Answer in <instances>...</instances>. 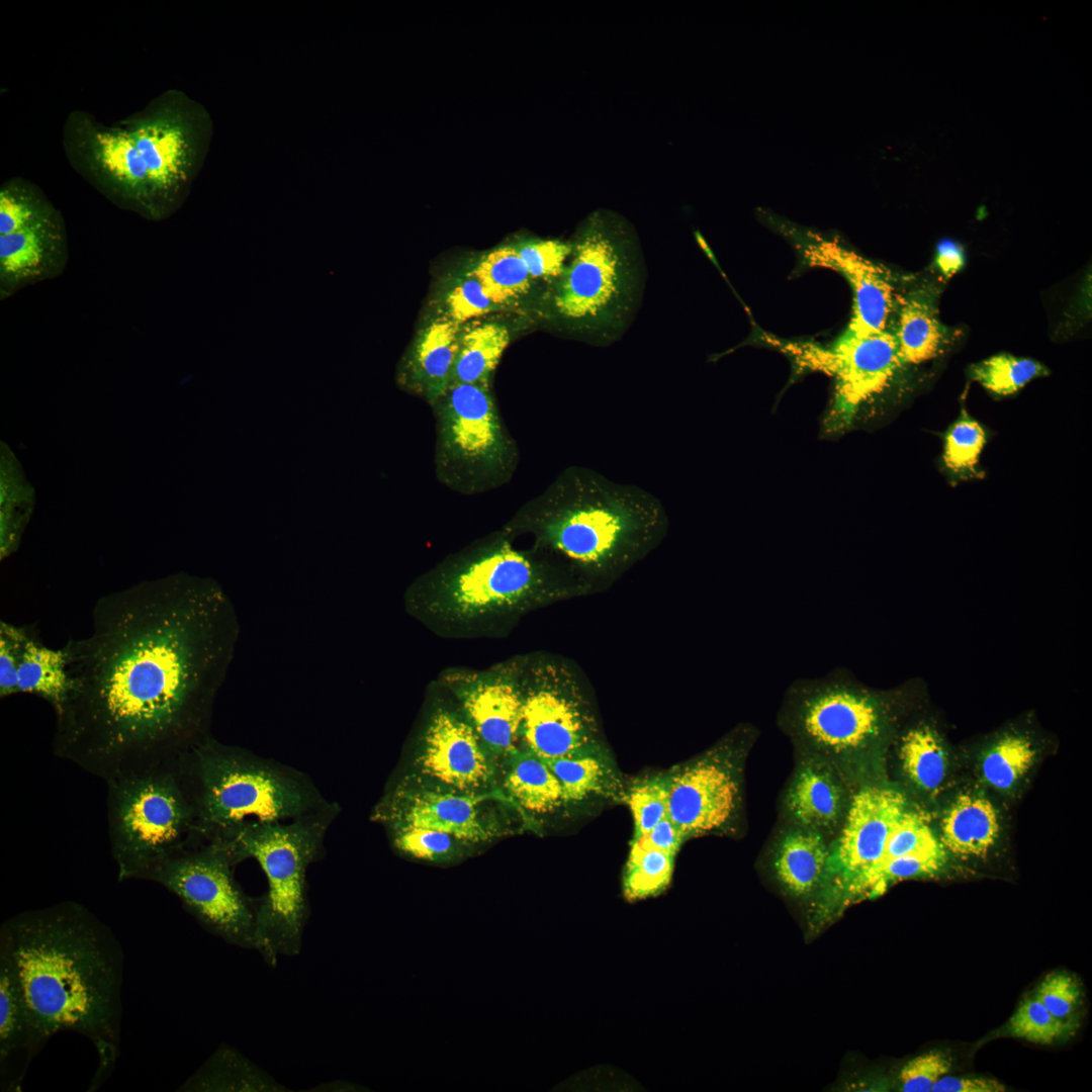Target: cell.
<instances>
[{
	"label": "cell",
	"mask_w": 1092,
	"mask_h": 1092,
	"mask_svg": "<svg viewBox=\"0 0 1092 1092\" xmlns=\"http://www.w3.org/2000/svg\"><path fill=\"white\" fill-rule=\"evenodd\" d=\"M90 633L69 639L71 690L53 752L107 782L174 760L210 735L239 634L213 579L143 580L98 599Z\"/></svg>",
	"instance_id": "cell-1"
},
{
	"label": "cell",
	"mask_w": 1092,
	"mask_h": 1092,
	"mask_svg": "<svg viewBox=\"0 0 1092 1092\" xmlns=\"http://www.w3.org/2000/svg\"><path fill=\"white\" fill-rule=\"evenodd\" d=\"M0 956L48 1039L69 1030L95 1045L99 1065L91 1088L99 1086L120 1041L124 960L110 927L74 901L25 910L2 923Z\"/></svg>",
	"instance_id": "cell-2"
},
{
	"label": "cell",
	"mask_w": 1092,
	"mask_h": 1092,
	"mask_svg": "<svg viewBox=\"0 0 1092 1092\" xmlns=\"http://www.w3.org/2000/svg\"><path fill=\"white\" fill-rule=\"evenodd\" d=\"M661 500L584 466L564 468L504 525L514 537L565 563L589 595L609 590L667 535Z\"/></svg>",
	"instance_id": "cell-3"
},
{
	"label": "cell",
	"mask_w": 1092,
	"mask_h": 1092,
	"mask_svg": "<svg viewBox=\"0 0 1092 1092\" xmlns=\"http://www.w3.org/2000/svg\"><path fill=\"white\" fill-rule=\"evenodd\" d=\"M503 531L474 541L420 575L404 596L407 612L446 638L509 633L529 613L590 596L570 568Z\"/></svg>",
	"instance_id": "cell-4"
},
{
	"label": "cell",
	"mask_w": 1092,
	"mask_h": 1092,
	"mask_svg": "<svg viewBox=\"0 0 1092 1092\" xmlns=\"http://www.w3.org/2000/svg\"><path fill=\"white\" fill-rule=\"evenodd\" d=\"M572 251L543 297L539 317L596 347L620 340L632 324L645 286L637 235L622 217L592 213L570 241Z\"/></svg>",
	"instance_id": "cell-5"
},
{
	"label": "cell",
	"mask_w": 1092,
	"mask_h": 1092,
	"mask_svg": "<svg viewBox=\"0 0 1092 1092\" xmlns=\"http://www.w3.org/2000/svg\"><path fill=\"white\" fill-rule=\"evenodd\" d=\"M339 812V805L330 802L289 821H250L206 835L237 864L255 858L267 878V892L257 901L255 949L271 966L301 948L309 915L306 872L323 857L327 832Z\"/></svg>",
	"instance_id": "cell-6"
},
{
	"label": "cell",
	"mask_w": 1092,
	"mask_h": 1092,
	"mask_svg": "<svg viewBox=\"0 0 1092 1092\" xmlns=\"http://www.w3.org/2000/svg\"><path fill=\"white\" fill-rule=\"evenodd\" d=\"M204 836L246 822L289 821L330 804L305 772L211 734L179 756Z\"/></svg>",
	"instance_id": "cell-7"
},
{
	"label": "cell",
	"mask_w": 1092,
	"mask_h": 1092,
	"mask_svg": "<svg viewBox=\"0 0 1092 1092\" xmlns=\"http://www.w3.org/2000/svg\"><path fill=\"white\" fill-rule=\"evenodd\" d=\"M105 783L118 881L144 880L163 860L206 839L179 757Z\"/></svg>",
	"instance_id": "cell-8"
},
{
	"label": "cell",
	"mask_w": 1092,
	"mask_h": 1092,
	"mask_svg": "<svg viewBox=\"0 0 1092 1092\" xmlns=\"http://www.w3.org/2000/svg\"><path fill=\"white\" fill-rule=\"evenodd\" d=\"M431 407L435 474L444 486L474 495L511 481L520 460L519 448L490 387L452 383Z\"/></svg>",
	"instance_id": "cell-9"
},
{
	"label": "cell",
	"mask_w": 1092,
	"mask_h": 1092,
	"mask_svg": "<svg viewBox=\"0 0 1092 1092\" xmlns=\"http://www.w3.org/2000/svg\"><path fill=\"white\" fill-rule=\"evenodd\" d=\"M907 687L874 691L845 668L819 678H803L789 689L785 723L810 747L850 755L881 741L890 731L895 704Z\"/></svg>",
	"instance_id": "cell-10"
},
{
	"label": "cell",
	"mask_w": 1092,
	"mask_h": 1092,
	"mask_svg": "<svg viewBox=\"0 0 1092 1092\" xmlns=\"http://www.w3.org/2000/svg\"><path fill=\"white\" fill-rule=\"evenodd\" d=\"M520 738L543 759L601 750L590 686L571 659L537 651L523 655Z\"/></svg>",
	"instance_id": "cell-11"
},
{
	"label": "cell",
	"mask_w": 1092,
	"mask_h": 1092,
	"mask_svg": "<svg viewBox=\"0 0 1092 1092\" xmlns=\"http://www.w3.org/2000/svg\"><path fill=\"white\" fill-rule=\"evenodd\" d=\"M132 134L147 167L154 218L175 210L208 152L213 123L184 92L169 90L141 113L120 122Z\"/></svg>",
	"instance_id": "cell-12"
},
{
	"label": "cell",
	"mask_w": 1092,
	"mask_h": 1092,
	"mask_svg": "<svg viewBox=\"0 0 1092 1092\" xmlns=\"http://www.w3.org/2000/svg\"><path fill=\"white\" fill-rule=\"evenodd\" d=\"M766 341L787 354L798 370L823 372L833 379L834 393L824 418L828 435L847 431L859 412L883 394L905 366L892 331L846 329L830 346L771 337Z\"/></svg>",
	"instance_id": "cell-13"
},
{
	"label": "cell",
	"mask_w": 1092,
	"mask_h": 1092,
	"mask_svg": "<svg viewBox=\"0 0 1092 1092\" xmlns=\"http://www.w3.org/2000/svg\"><path fill=\"white\" fill-rule=\"evenodd\" d=\"M236 866L221 846L205 839L163 860L144 880L178 897L208 932L228 943L255 949L257 902L235 880Z\"/></svg>",
	"instance_id": "cell-14"
},
{
	"label": "cell",
	"mask_w": 1092,
	"mask_h": 1092,
	"mask_svg": "<svg viewBox=\"0 0 1092 1092\" xmlns=\"http://www.w3.org/2000/svg\"><path fill=\"white\" fill-rule=\"evenodd\" d=\"M64 144L68 159L100 191L116 203L154 218L149 173L124 125L105 126L89 114L75 111L65 124Z\"/></svg>",
	"instance_id": "cell-15"
},
{
	"label": "cell",
	"mask_w": 1092,
	"mask_h": 1092,
	"mask_svg": "<svg viewBox=\"0 0 1092 1092\" xmlns=\"http://www.w3.org/2000/svg\"><path fill=\"white\" fill-rule=\"evenodd\" d=\"M522 665L523 655H518L484 670L443 672L466 720L481 742L496 753H510L520 738Z\"/></svg>",
	"instance_id": "cell-16"
},
{
	"label": "cell",
	"mask_w": 1092,
	"mask_h": 1092,
	"mask_svg": "<svg viewBox=\"0 0 1092 1092\" xmlns=\"http://www.w3.org/2000/svg\"><path fill=\"white\" fill-rule=\"evenodd\" d=\"M796 248L809 266L838 272L852 290V315L848 330L861 333L890 331L897 296L891 273L838 240L811 231L787 230Z\"/></svg>",
	"instance_id": "cell-17"
},
{
	"label": "cell",
	"mask_w": 1092,
	"mask_h": 1092,
	"mask_svg": "<svg viewBox=\"0 0 1092 1092\" xmlns=\"http://www.w3.org/2000/svg\"><path fill=\"white\" fill-rule=\"evenodd\" d=\"M908 808L902 793L891 788L867 787L853 798L836 846L829 853L824 880L840 890L875 866Z\"/></svg>",
	"instance_id": "cell-18"
},
{
	"label": "cell",
	"mask_w": 1092,
	"mask_h": 1092,
	"mask_svg": "<svg viewBox=\"0 0 1092 1092\" xmlns=\"http://www.w3.org/2000/svg\"><path fill=\"white\" fill-rule=\"evenodd\" d=\"M704 760L669 778L668 818L684 839L721 827L735 809L738 790L731 772Z\"/></svg>",
	"instance_id": "cell-19"
},
{
	"label": "cell",
	"mask_w": 1092,
	"mask_h": 1092,
	"mask_svg": "<svg viewBox=\"0 0 1092 1092\" xmlns=\"http://www.w3.org/2000/svg\"><path fill=\"white\" fill-rule=\"evenodd\" d=\"M482 745L467 720L439 710L425 732L421 763L429 776L450 787L475 789L486 784L491 775Z\"/></svg>",
	"instance_id": "cell-20"
},
{
	"label": "cell",
	"mask_w": 1092,
	"mask_h": 1092,
	"mask_svg": "<svg viewBox=\"0 0 1092 1092\" xmlns=\"http://www.w3.org/2000/svg\"><path fill=\"white\" fill-rule=\"evenodd\" d=\"M479 801L471 796L436 791L410 794L398 788L386 796L375 811V817L390 829L425 827L458 839L480 841L489 833L477 809Z\"/></svg>",
	"instance_id": "cell-21"
},
{
	"label": "cell",
	"mask_w": 1092,
	"mask_h": 1092,
	"mask_svg": "<svg viewBox=\"0 0 1092 1092\" xmlns=\"http://www.w3.org/2000/svg\"><path fill=\"white\" fill-rule=\"evenodd\" d=\"M461 325L431 314L399 365V385L431 406L452 384Z\"/></svg>",
	"instance_id": "cell-22"
},
{
	"label": "cell",
	"mask_w": 1092,
	"mask_h": 1092,
	"mask_svg": "<svg viewBox=\"0 0 1092 1092\" xmlns=\"http://www.w3.org/2000/svg\"><path fill=\"white\" fill-rule=\"evenodd\" d=\"M48 1038L26 1007L15 973L0 956V1080L4 1091H20L31 1059Z\"/></svg>",
	"instance_id": "cell-23"
},
{
	"label": "cell",
	"mask_w": 1092,
	"mask_h": 1092,
	"mask_svg": "<svg viewBox=\"0 0 1092 1092\" xmlns=\"http://www.w3.org/2000/svg\"><path fill=\"white\" fill-rule=\"evenodd\" d=\"M60 215H49L12 234L0 236L2 289H12L55 272L64 248Z\"/></svg>",
	"instance_id": "cell-24"
},
{
	"label": "cell",
	"mask_w": 1092,
	"mask_h": 1092,
	"mask_svg": "<svg viewBox=\"0 0 1092 1092\" xmlns=\"http://www.w3.org/2000/svg\"><path fill=\"white\" fill-rule=\"evenodd\" d=\"M464 267L503 311L539 316L546 288L532 278L512 243L482 253Z\"/></svg>",
	"instance_id": "cell-25"
},
{
	"label": "cell",
	"mask_w": 1092,
	"mask_h": 1092,
	"mask_svg": "<svg viewBox=\"0 0 1092 1092\" xmlns=\"http://www.w3.org/2000/svg\"><path fill=\"white\" fill-rule=\"evenodd\" d=\"M892 333L904 365H917L939 356L948 343V330L936 307L921 291L897 296Z\"/></svg>",
	"instance_id": "cell-26"
},
{
	"label": "cell",
	"mask_w": 1092,
	"mask_h": 1092,
	"mask_svg": "<svg viewBox=\"0 0 1092 1092\" xmlns=\"http://www.w3.org/2000/svg\"><path fill=\"white\" fill-rule=\"evenodd\" d=\"M999 832L994 805L982 796L966 793L958 796L944 813L940 842L956 855L981 857L994 846Z\"/></svg>",
	"instance_id": "cell-27"
},
{
	"label": "cell",
	"mask_w": 1092,
	"mask_h": 1092,
	"mask_svg": "<svg viewBox=\"0 0 1092 1092\" xmlns=\"http://www.w3.org/2000/svg\"><path fill=\"white\" fill-rule=\"evenodd\" d=\"M511 340L512 331L503 321L482 316L461 325L452 383L490 387Z\"/></svg>",
	"instance_id": "cell-28"
},
{
	"label": "cell",
	"mask_w": 1092,
	"mask_h": 1092,
	"mask_svg": "<svg viewBox=\"0 0 1092 1092\" xmlns=\"http://www.w3.org/2000/svg\"><path fill=\"white\" fill-rule=\"evenodd\" d=\"M17 688L18 694L35 695L59 712L71 690L65 648L46 646L30 628L21 651Z\"/></svg>",
	"instance_id": "cell-29"
},
{
	"label": "cell",
	"mask_w": 1092,
	"mask_h": 1092,
	"mask_svg": "<svg viewBox=\"0 0 1092 1092\" xmlns=\"http://www.w3.org/2000/svg\"><path fill=\"white\" fill-rule=\"evenodd\" d=\"M829 851L815 831H795L781 842L775 860L777 878L793 896L811 894L824 880Z\"/></svg>",
	"instance_id": "cell-30"
},
{
	"label": "cell",
	"mask_w": 1092,
	"mask_h": 1092,
	"mask_svg": "<svg viewBox=\"0 0 1092 1092\" xmlns=\"http://www.w3.org/2000/svg\"><path fill=\"white\" fill-rule=\"evenodd\" d=\"M899 755L905 774L919 789L932 793L944 781L947 752L931 721L918 720L900 733Z\"/></svg>",
	"instance_id": "cell-31"
},
{
	"label": "cell",
	"mask_w": 1092,
	"mask_h": 1092,
	"mask_svg": "<svg viewBox=\"0 0 1092 1092\" xmlns=\"http://www.w3.org/2000/svg\"><path fill=\"white\" fill-rule=\"evenodd\" d=\"M509 754L506 787L517 803L538 814L556 809L563 802L562 788L548 763L527 748Z\"/></svg>",
	"instance_id": "cell-32"
},
{
	"label": "cell",
	"mask_w": 1092,
	"mask_h": 1092,
	"mask_svg": "<svg viewBox=\"0 0 1092 1092\" xmlns=\"http://www.w3.org/2000/svg\"><path fill=\"white\" fill-rule=\"evenodd\" d=\"M788 806L801 824L827 827L833 825L841 813L842 793L831 775L822 768L808 766L796 777Z\"/></svg>",
	"instance_id": "cell-33"
},
{
	"label": "cell",
	"mask_w": 1092,
	"mask_h": 1092,
	"mask_svg": "<svg viewBox=\"0 0 1092 1092\" xmlns=\"http://www.w3.org/2000/svg\"><path fill=\"white\" fill-rule=\"evenodd\" d=\"M1009 728L995 737L982 761L985 781L998 790L1012 788L1031 767L1036 747L1031 735Z\"/></svg>",
	"instance_id": "cell-34"
},
{
	"label": "cell",
	"mask_w": 1092,
	"mask_h": 1092,
	"mask_svg": "<svg viewBox=\"0 0 1092 1092\" xmlns=\"http://www.w3.org/2000/svg\"><path fill=\"white\" fill-rule=\"evenodd\" d=\"M946 860L947 854L943 845L895 857L863 874L850 883L843 892L847 896V901L859 896L877 897L896 882L938 874L944 868Z\"/></svg>",
	"instance_id": "cell-35"
},
{
	"label": "cell",
	"mask_w": 1092,
	"mask_h": 1092,
	"mask_svg": "<svg viewBox=\"0 0 1092 1092\" xmlns=\"http://www.w3.org/2000/svg\"><path fill=\"white\" fill-rule=\"evenodd\" d=\"M433 315L463 325L503 309L465 267L446 276L433 298Z\"/></svg>",
	"instance_id": "cell-36"
},
{
	"label": "cell",
	"mask_w": 1092,
	"mask_h": 1092,
	"mask_svg": "<svg viewBox=\"0 0 1092 1092\" xmlns=\"http://www.w3.org/2000/svg\"><path fill=\"white\" fill-rule=\"evenodd\" d=\"M544 760L560 782L563 802H579L614 788L612 769L601 750Z\"/></svg>",
	"instance_id": "cell-37"
},
{
	"label": "cell",
	"mask_w": 1092,
	"mask_h": 1092,
	"mask_svg": "<svg viewBox=\"0 0 1092 1092\" xmlns=\"http://www.w3.org/2000/svg\"><path fill=\"white\" fill-rule=\"evenodd\" d=\"M674 857L633 839L623 874L624 898L635 902L665 891L672 880Z\"/></svg>",
	"instance_id": "cell-38"
},
{
	"label": "cell",
	"mask_w": 1092,
	"mask_h": 1092,
	"mask_svg": "<svg viewBox=\"0 0 1092 1092\" xmlns=\"http://www.w3.org/2000/svg\"><path fill=\"white\" fill-rule=\"evenodd\" d=\"M1049 373V369L1036 360L1007 353L991 356L970 368L972 379L996 395L1014 394L1031 380Z\"/></svg>",
	"instance_id": "cell-39"
},
{
	"label": "cell",
	"mask_w": 1092,
	"mask_h": 1092,
	"mask_svg": "<svg viewBox=\"0 0 1092 1092\" xmlns=\"http://www.w3.org/2000/svg\"><path fill=\"white\" fill-rule=\"evenodd\" d=\"M1078 1021L1054 1016L1033 995L1025 998L1009 1018L1007 1035L1036 1044H1052L1072 1036Z\"/></svg>",
	"instance_id": "cell-40"
},
{
	"label": "cell",
	"mask_w": 1092,
	"mask_h": 1092,
	"mask_svg": "<svg viewBox=\"0 0 1092 1092\" xmlns=\"http://www.w3.org/2000/svg\"><path fill=\"white\" fill-rule=\"evenodd\" d=\"M985 444L983 427L963 411L944 435L942 458L945 467L959 476L976 475Z\"/></svg>",
	"instance_id": "cell-41"
},
{
	"label": "cell",
	"mask_w": 1092,
	"mask_h": 1092,
	"mask_svg": "<svg viewBox=\"0 0 1092 1092\" xmlns=\"http://www.w3.org/2000/svg\"><path fill=\"white\" fill-rule=\"evenodd\" d=\"M2 475L10 483L8 486V483L1 479L2 486L9 490L10 495L1 490V559L6 558L18 548L31 512L30 492L28 491V485L22 481L23 477L19 474V469H15L12 464L10 477L8 478L4 470H2Z\"/></svg>",
	"instance_id": "cell-42"
},
{
	"label": "cell",
	"mask_w": 1092,
	"mask_h": 1092,
	"mask_svg": "<svg viewBox=\"0 0 1092 1092\" xmlns=\"http://www.w3.org/2000/svg\"><path fill=\"white\" fill-rule=\"evenodd\" d=\"M55 211L35 189L22 180H11L0 190V236L12 234Z\"/></svg>",
	"instance_id": "cell-43"
},
{
	"label": "cell",
	"mask_w": 1092,
	"mask_h": 1092,
	"mask_svg": "<svg viewBox=\"0 0 1092 1092\" xmlns=\"http://www.w3.org/2000/svg\"><path fill=\"white\" fill-rule=\"evenodd\" d=\"M513 247L525 262L532 278L546 290L564 270L570 257V241L522 237L512 242Z\"/></svg>",
	"instance_id": "cell-44"
},
{
	"label": "cell",
	"mask_w": 1092,
	"mask_h": 1092,
	"mask_svg": "<svg viewBox=\"0 0 1092 1092\" xmlns=\"http://www.w3.org/2000/svg\"><path fill=\"white\" fill-rule=\"evenodd\" d=\"M231 1049L217 1050L181 1087L187 1091L247 1090L249 1066Z\"/></svg>",
	"instance_id": "cell-45"
},
{
	"label": "cell",
	"mask_w": 1092,
	"mask_h": 1092,
	"mask_svg": "<svg viewBox=\"0 0 1092 1092\" xmlns=\"http://www.w3.org/2000/svg\"><path fill=\"white\" fill-rule=\"evenodd\" d=\"M669 778H653L632 786L627 804L634 821V838L648 833L668 816Z\"/></svg>",
	"instance_id": "cell-46"
},
{
	"label": "cell",
	"mask_w": 1092,
	"mask_h": 1092,
	"mask_svg": "<svg viewBox=\"0 0 1092 1092\" xmlns=\"http://www.w3.org/2000/svg\"><path fill=\"white\" fill-rule=\"evenodd\" d=\"M941 845L926 816L907 808L891 833L882 857L866 873L895 857L933 849Z\"/></svg>",
	"instance_id": "cell-47"
},
{
	"label": "cell",
	"mask_w": 1092,
	"mask_h": 1092,
	"mask_svg": "<svg viewBox=\"0 0 1092 1092\" xmlns=\"http://www.w3.org/2000/svg\"><path fill=\"white\" fill-rule=\"evenodd\" d=\"M394 847L416 859L438 861L446 859L452 849V836L438 830L400 826L391 829Z\"/></svg>",
	"instance_id": "cell-48"
},
{
	"label": "cell",
	"mask_w": 1092,
	"mask_h": 1092,
	"mask_svg": "<svg viewBox=\"0 0 1092 1092\" xmlns=\"http://www.w3.org/2000/svg\"><path fill=\"white\" fill-rule=\"evenodd\" d=\"M1033 996L1057 1018L1065 1021L1076 1020L1082 990L1072 975L1065 972L1048 975L1039 983Z\"/></svg>",
	"instance_id": "cell-49"
},
{
	"label": "cell",
	"mask_w": 1092,
	"mask_h": 1092,
	"mask_svg": "<svg viewBox=\"0 0 1092 1092\" xmlns=\"http://www.w3.org/2000/svg\"><path fill=\"white\" fill-rule=\"evenodd\" d=\"M30 627L0 622V697L18 694V668L21 651Z\"/></svg>",
	"instance_id": "cell-50"
},
{
	"label": "cell",
	"mask_w": 1092,
	"mask_h": 1092,
	"mask_svg": "<svg viewBox=\"0 0 1092 1092\" xmlns=\"http://www.w3.org/2000/svg\"><path fill=\"white\" fill-rule=\"evenodd\" d=\"M951 1068L941 1052L931 1051L909 1061L899 1075L900 1091L931 1092L935 1082Z\"/></svg>",
	"instance_id": "cell-51"
},
{
	"label": "cell",
	"mask_w": 1092,
	"mask_h": 1092,
	"mask_svg": "<svg viewBox=\"0 0 1092 1092\" xmlns=\"http://www.w3.org/2000/svg\"><path fill=\"white\" fill-rule=\"evenodd\" d=\"M1006 1087L995 1079L985 1077L942 1076L931 1092H1003Z\"/></svg>",
	"instance_id": "cell-52"
},
{
	"label": "cell",
	"mask_w": 1092,
	"mask_h": 1092,
	"mask_svg": "<svg viewBox=\"0 0 1092 1092\" xmlns=\"http://www.w3.org/2000/svg\"><path fill=\"white\" fill-rule=\"evenodd\" d=\"M633 839H637L646 846L659 849L674 856L685 840L668 816L657 823L645 835Z\"/></svg>",
	"instance_id": "cell-53"
},
{
	"label": "cell",
	"mask_w": 1092,
	"mask_h": 1092,
	"mask_svg": "<svg viewBox=\"0 0 1092 1092\" xmlns=\"http://www.w3.org/2000/svg\"><path fill=\"white\" fill-rule=\"evenodd\" d=\"M934 263L945 278H950L964 267L965 251L959 243L943 239L936 246Z\"/></svg>",
	"instance_id": "cell-54"
}]
</instances>
